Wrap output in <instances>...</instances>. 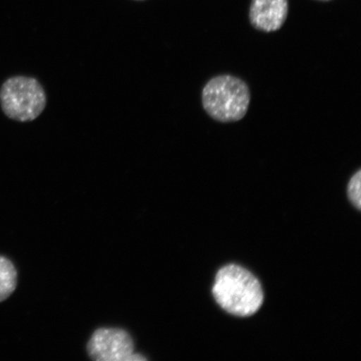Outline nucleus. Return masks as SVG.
<instances>
[{
	"instance_id": "f257e3e1",
	"label": "nucleus",
	"mask_w": 361,
	"mask_h": 361,
	"mask_svg": "<svg viewBox=\"0 0 361 361\" xmlns=\"http://www.w3.org/2000/svg\"><path fill=\"white\" fill-rule=\"evenodd\" d=\"M213 295L221 308L239 317L258 312L264 300L259 279L236 264L224 266L216 273Z\"/></svg>"
},
{
	"instance_id": "f03ea898",
	"label": "nucleus",
	"mask_w": 361,
	"mask_h": 361,
	"mask_svg": "<svg viewBox=\"0 0 361 361\" xmlns=\"http://www.w3.org/2000/svg\"><path fill=\"white\" fill-rule=\"evenodd\" d=\"M251 101L250 87L237 76L220 75L212 78L202 92L205 111L219 123H235L247 114Z\"/></svg>"
},
{
	"instance_id": "7ed1b4c3",
	"label": "nucleus",
	"mask_w": 361,
	"mask_h": 361,
	"mask_svg": "<svg viewBox=\"0 0 361 361\" xmlns=\"http://www.w3.org/2000/svg\"><path fill=\"white\" fill-rule=\"evenodd\" d=\"M0 106L8 118L27 123L42 114L47 106V94L37 80L13 76L0 88Z\"/></svg>"
},
{
	"instance_id": "20e7f679",
	"label": "nucleus",
	"mask_w": 361,
	"mask_h": 361,
	"mask_svg": "<svg viewBox=\"0 0 361 361\" xmlns=\"http://www.w3.org/2000/svg\"><path fill=\"white\" fill-rule=\"evenodd\" d=\"M90 358L97 361H142L147 358L135 353L134 341L124 329L102 327L96 329L87 343Z\"/></svg>"
},
{
	"instance_id": "39448f33",
	"label": "nucleus",
	"mask_w": 361,
	"mask_h": 361,
	"mask_svg": "<svg viewBox=\"0 0 361 361\" xmlns=\"http://www.w3.org/2000/svg\"><path fill=\"white\" fill-rule=\"evenodd\" d=\"M288 13V0H252L250 20L256 30L274 32L282 28Z\"/></svg>"
},
{
	"instance_id": "423d86ee",
	"label": "nucleus",
	"mask_w": 361,
	"mask_h": 361,
	"mask_svg": "<svg viewBox=\"0 0 361 361\" xmlns=\"http://www.w3.org/2000/svg\"><path fill=\"white\" fill-rule=\"evenodd\" d=\"M18 272L6 257L0 256V303L10 298L16 290Z\"/></svg>"
},
{
	"instance_id": "0eeeda50",
	"label": "nucleus",
	"mask_w": 361,
	"mask_h": 361,
	"mask_svg": "<svg viewBox=\"0 0 361 361\" xmlns=\"http://www.w3.org/2000/svg\"><path fill=\"white\" fill-rule=\"evenodd\" d=\"M361 171L359 169L357 173L352 176L348 183L349 200L356 209L360 210L361 207Z\"/></svg>"
},
{
	"instance_id": "6e6552de",
	"label": "nucleus",
	"mask_w": 361,
	"mask_h": 361,
	"mask_svg": "<svg viewBox=\"0 0 361 361\" xmlns=\"http://www.w3.org/2000/svg\"><path fill=\"white\" fill-rule=\"evenodd\" d=\"M323 1H328V0H323Z\"/></svg>"
}]
</instances>
